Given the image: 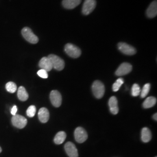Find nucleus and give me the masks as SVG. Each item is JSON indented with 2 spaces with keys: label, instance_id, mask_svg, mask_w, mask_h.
Masks as SVG:
<instances>
[{
  "label": "nucleus",
  "instance_id": "f257e3e1",
  "mask_svg": "<svg viewBox=\"0 0 157 157\" xmlns=\"http://www.w3.org/2000/svg\"><path fill=\"white\" fill-rule=\"evenodd\" d=\"M22 34L25 39L32 44H36L39 42V38L34 34L31 29L25 27L22 30Z\"/></svg>",
  "mask_w": 157,
  "mask_h": 157
},
{
  "label": "nucleus",
  "instance_id": "f03ea898",
  "mask_svg": "<svg viewBox=\"0 0 157 157\" xmlns=\"http://www.w3.org/2000/svg\"><path fill=\"white\" fill-rule=\"evenodd\" d=\"M92 91L97 98H101L105 93L104 85L100 81L95 80L92 85Z\"/></svg>",
  "mask_w": 157,
  "mask_h": 157
},
{
  "label": "nucleus",
  "instance_id": "7ed1b4c3",
  "mask_svg": "<svg viewBox=\"0 0 157 157\" xmlns=\"http://www.w3.org/2000/svg\"><path fill=\"white\" fill-rule=\"evenodd\" d=\"M50 59L52 67L57 71H62L65 67V62L60 57L54 54H50L48 56Z\"/></svg>",
  "mask_w": 157,
  "mask_h": 157
},
{
  "label": "nucleus",
  "instance_id": "20e7f679",
  "mask_svg": "<svg viewBox=\"0 0 157 157\" xmlns=\"http://www.w3.org/2000/svg\"><path fill=\"white\" fill-rule=\"evenodd\" d=\"M65 51L67 55L73 58H77L81 55L80 49L76 45L68 43L65 46Z\"/></svg>",
  "mask_w": 157,
  "mask_h": 157
},
{
  "label": "nucleus",
  "instance_id": "39448f33",
  "mask_svg": "<svg viewBox=\"0 0 157 157\" xmlns=\"http://www.w3.org/2000/svg\"><path fill=\"white\" fill-rule=\"evenodd\" d=\"M12 124L13 126L19 129L24 128L28 123L26 118L20 115H15L12 118Z\"/></svg>",
  "mask_w": 157,
  "mask_h": 157
},
{
  "label": "nucleus",
  "instance_id": "423d86ee",
  "mask_svg": "<svg viewBox=\"0 0 157 157\" xmlns=\"http://www.w3.org/2000/svg\"><path fill=\"white\" fill-rule=\"evenodd\" d=\"M118 48L119 50L125 55L133 56L136 53V50L133 47L125 43H119L118 44Z\"/></svg>",
  "mask_w": 157,
  "mask_h": 157
},
{
  "label": "nucleus",
  "instance_id": "0eeeda50",
  "mask_svg": "<svg viewBox=\"0 0 157 157\" xmlns=\"http://www.w3.org/2000/svg\"><path fill=\"white\" fill-rule=\"evenodd\" d=\"M75 138L78 143H82L87 139L88 135L83 128L78 127L75 130Z\"/></svg>",
  "mask_w": 157,
  "mask_h": 157
},
{
  "label": "nucleus",
  "instance_id": "6e6552de",
  "mask_svg": "<svg viewBox=\"0 0 157 157\" xmlns=\"http://www.w3.org/2000/svg\"><path fill=\"white\" fill-rule=\"evenodd\" d=\"M50 98L51 104L54 107H60L62 103V96L57 90H52L51 92Z\"/></svg>",
  "mask_w": 157,
  "mask_h": 157
},
{
  "label": "nucleus",
  "instance_id": "1a4fd4ad",
  "mask_svg": "<svg viewBox=\"0 0 157 157\" xmlns=\"http://www.w3.org/2000/svg\"><path fill=\"white\" fill-rule=\"evenodd\" d=\"M96 6L95 0H85L82 8V13L84 15H88L94 11Z\"/></svg>",
  "mask_w": 157,
  "mask_h": 157
},
{
  "label": "nucleus",
  "instance_id": "9d476101",
  "mask_svg": "<svg viewBox=\"0 0 157 157\" xmlns=\"http://www.w3.org/2000/svg\"><path fill=\"white\" fill-rule=\"evenodd\" d=\"M132 70V66L129 63L124 62L122 63L115 72L117 76H124L130 73Z\"/></svg>",
  "mask_w": 157,
  "mask_h": 157
},
{
  "label": "nucleus",
  "instance_id": "9b49d317",
  "mask_svg": "<svg viewBox=\"0 0 157 157\" xmlns=\"http://www.w3.org/2000/svg\"><path fill=\"white\" fill-rule=\"evenodd\" d=\"M65 150L69 157H78V150L72 142H67L65 145Z\"/></svg>",
  "mask_w": 157,
  "mask_h": 157
},
{
  "label": "nucleus",
  "instance_id": "f8f14e48",
  "mask_svg": "<svg viewBox=\"0 0 157 157\" xmlns=\"http://www.w3.org/2000/svg\"><path fill=\"white\" fill-rule=\"evenodd\" d=\"M39 66L41 69L45 70L47 72L50 71L53 68L50 59L48 58V56L43 57L41 59L39 63Z\"/></svg>",
  "mask_w": 157,
  "mask_h": 157
},
{
  "label": "nucleus",
  "instance_id": "ddd939ff",
  "mask_svg": "<svg viewBox=\"0 0 157 157\" xmlns=\"http://www.w3.org/2000/svg\"><path fill=\"white\" fill-rule=\"evenodd\" d=\"M147 16L149 18H153L157 15V2L156 0L152 2L146 11Z\"/></svg>",
  "mask_w": 157,
  "mask_h": 157
},
{
  "label": "nucleus",
  "instance_id": "4468645a",
  "mask_svg": "<svg viewBox=\"0 0 157 157\" xmlns=\"http://www.w3.org/2000/svg\"><path fill=\"white\" fill-rule=\"evenodd\" d=\"M38 117L40 121L42 123H46L50 118V113L46 108H41L40 109L38 113Z\"/></svg>",
  "mask_w": 157,
  "mask_h": 157
},
{
  "label": "nucleus",
  "instance_id": "2eb2a0df",
  "mask_svg": "<svg viewBox=\"0 0 157 157\" xmlns=\"http://www.w3.org/2000/svg\"><path fill=\"white\" fill-rule=\"evenodd\" d=\"M109 106L110 108V111L113 115H116L119 112L118 106V100L117 98L114 96L111 97L109 100Z\"/></svg>",
  "mask_w": 157,
  "mask_h": 157
},
{
  "label": "nucleus",
  "instance_id": "dca6fc26",
  "mask_svg": "<svg viewBox=\"0 0 157 157\" xmlns=\"http://www.w3.org/2000/svg\"><path fill=\"white\" fill-rule=\"evenodd\" d=\"M81 2V0H63L62 6L68 10H72L78 6Z\"/></svg>",
  "mask_w": 157,
  "mask_h": 157
},
{
  "label": "nucleus",
  "instance_id": "f3484780",
  "mask_svg": "<svg viewBox=\"0 0 157 157\" xmlns=\"http://www.w3.org/2000/svg\"><path fill=\"white\" fill-rule=\"evenodd\" d=\"M17 97L22 101H26L28 99V93L24 87L21 86L17 89Z\"/></svg>",
  "mask_w": 157,
  "mask_h": 157
},
{
  "label": "nucleus",
  "instance_id": "a211bd4d",
  "mask_svg": "<svg viewBox=\"0 0 157 157\" xmlns=\"http://www.w3.org/2000/svg\"><path fill=\"white\" fill-rule=\"evenodd\" d=\"M151 139V133L147 128H144L141 130V140L144 143H148Z\"/></svg>",
  "mask_w": 157,
  "mask_h": 157
},
{
  "label": "nucleus",
  "instance_id": "6ab92c4d",
  "mask_svg": "<svg viewBox=\"0 0 157 157\" xmlns=\"http://www.w3.org/2000/svg\"><path fill=\"white\" fill-rule=\"evenodd\" d=\"M67 137V135L65 133V132H63V131H61L59 132L55 136L54 139V141L56 144H62L64 141L65 140Z\"/></svg>",
  "mask_w": 157,
  "mask_h": 157
},
{
  "label": "nucleus",
  "instance_id": "aec40b11",
  "mask_svg": "<svg viewBox=\"0 0 157 157\" xmlns=\"http://www.w3.org/2000/svg\"><path fill=\"white\" fill-rule=\"evenodd\" d=\"M157 102V98L154 97H149L144 101L143 106L144 108H150L154 107Z\"/></svg>",
  "mask_w": 157,
  "mask_h": 157
},
{
  "label": "nucleus",
  "instance_id": "412c9836",
  "mask_svg": "<svg viewBox=\"0 0 157 157\" xmlns=\"http://www.w3.org/2000/svg\"><path fill=\"white\" fill-rule=\"evenodd\" d=\"M6 90L11 93H14L17 90V84L12 82H10L6 84Z\"/></svg>",
  "mask_w": 157,
  "mask_h": 157
},
{
  "label": "nucleus",
  "instance_id": "4be33fe9",
  "mask_svg": "<svg viewBox=\"0 0 157 157\" xmlns=\"http://www.w3.org/2000/svg\"><path fill=\"white\" fill-rule=\"evenodd\" d=\"M124 80L122 78H119L118 80L115 82V83H114V84H113L112 86V90L113 91L116 92L118 91L119 90L120 87H121V86L124 84Z\"/></svg>",
  "mask_w": 157,
  "mask_h": 157
},
{
  "label": "nucleus",
  "instance_id": "5701e85b",
  "mask_svg": "<svg viewBox=\"0 0 157 157\" xmlns=\"http://www.w3.org/2000/svg\"><path fill=\"white\" fill-rule=\"evenodd\" d=\"M150 87H151V86H150V84H149V83L146 84L144 86L143 89H142L141 91L140 92L141 97V98L146 97L147 94H148L149 91H150Z\"/></svg>",
  "mask_w": 157,
  "mask_h": 157
},
{
  "label": "nucleus",
  "instance_id": "b1692460",
  "mask_svg": "<svg viewBox=\"0 0 157 157\" xmlns=\"http://www.w3.org/2000/svg\"><path fill=\"white\" fill-rule=\"evenodd\" d=\"M141 89L139 85L137 84H134L132 88V95L133 97L138 96L140 94Z\"/></svg>",
  "mask_w": 157,
  "mask_h": 157
},
{
  "label": "nucleus",
  "instance_id": "393cba45",
  "mask_svg": "<svg viewBox=\"0 0 157 157\" xmlns=\"http://www.w3.org/2000/svg\"><path fill=\"white\" fill-rule=\"evenodd\" d=\"M36 112V108L34 105H31L29 107L26 111V114L30 118L34 117Z\"/></svg>",
  "mask_w": 157,
  "mask_h": 157
},
{
  "label": "nucleus",
  "instance_id": "a878e982",
  "mask_svg": "<svg viewBox=\"0 0 157 157\" xmlns=\"http://www.w3.org/2000/svg\"><path fill=\"white\" fill-rule=\"evenodd\" d=\"M37 75H39V76H40L41 78H48V77L47 72L44 69H41L37 72Z\"/></svg>",
  "mask_w": 157,
  "mask_h": 157
},
{
  "label": "nucleus",
  "instance_id": "bb28decb",
  "mask_svg": "<svg viewBox=\"0 0 157 157\" xmlns=\"http://www.w3.org/2000/svg\"><path fill=\"white\" fill-rule=\"evenodd\" d=\"M17 107L16 105H14L13 107H12V108L11 109V114L13 115V116H14V115H15L16 114H17Z\"/></svg>",
  "mask_w": 157,
  "mask_h": 157
},
{
  "label": "nucleus",
  "instance_id": "cd10ccee",
  "mask_svg": "<svg viewBox=\"0 0 157 157\" xmlns=\"http://www.w3.org/2000/svg\"><path fill=\"white\" fill-rule=\"evenodd\" d=\"M157 113H155V114L153 115V119H154V120H155V121H157Z\"/></svg>",
  "mask_w": 157,
  "mask_h": 157
},
{
  "label": "nucleus",
  "instance_id": "c85d7f7f",
  "mask_svg": "<svg viewBox=\"0 0 157 157\" xmlns=\"http://www.w3.org/2000/svg\"><path fill=\"white\" fill-rule=\"evenodd\" d=\"M2 152V148H1V147H0V153Z\"/></svg>",
  "mask_w": 157,
  "mask_h": 157
},
{
  "label": "nucleus",
  "instance_id": "c756f323",
  "mask_svg": "<svg viewBox=\"0 0 157 157\" xmlns=\"http://www.w3.org/2000/svg\"></svg>",
  "mask_w": 157,
  "mask_h": 157
}]
</instances>
